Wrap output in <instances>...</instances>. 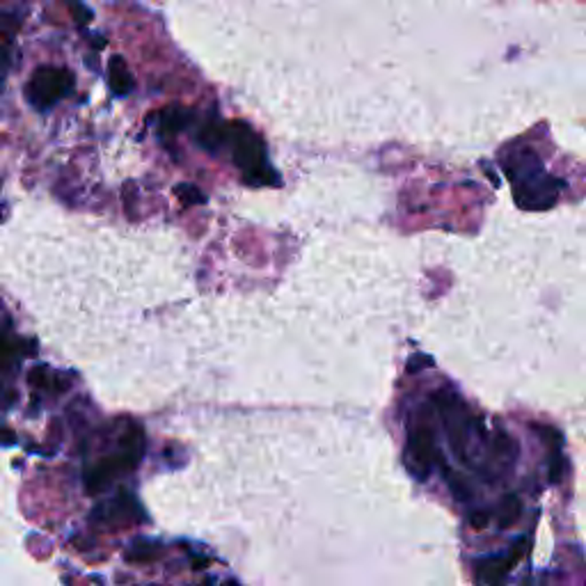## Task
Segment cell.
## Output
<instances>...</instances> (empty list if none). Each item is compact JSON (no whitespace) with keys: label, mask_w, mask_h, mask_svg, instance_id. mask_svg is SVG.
I'll return each instance as SVG.
<instances>
[{"label":"cell","mask_w":586,"mask_h":586,"mask_svg":"<svg viewBox=\"0 0 586 586\" xmlns=\"http://www.w3.org/2000/svg\"><path fill=\"white\" fill-rule=\"evenodd\" d=\"M506 173L513 181L518 206L525 211H545L559 197L564 181L545 174L543 165L532 149H522L513 161H509Z\"/></svg>","instance_id":"6da1fadb"},{"label":"cell","mask_w":586,"mask_h":586,"mask_svg":"<svg viewBox=\"0 0 586 586\" xmlns=\"http://www.w3.org/2000/svg\"><path fill=\"white\" fill-rule=\"evenodd\" d=\"M437 414H440L442 424L446 429V437H449V445H452L454 454L461 458L462 462H468V446L472 442L474 436L484 437L486 430L481 426V421L465 408L461 398L454 392H440L436 397Z\"/></svg>","instance_id":"7a4b0ae2"},{"label":"cell","mask_w":586,"mask_h":586,"mask_svg":"<svg viewBox=\"0 0 586 586\" xmlns=\"http://www.w3.org/2000/svg\"><path fill=\"white\" fill-rule=\"evenodd\" d=\"M227 140L234 147V163L243 170V179L250 186H275L277 174L266 165V151L261 140L245 124L227 126Z\"/></svg>","instance_id":"3957f363"},{"label":"cell","mask_w":586,"mask_h":586,"mask_svg":"<svg viewBox=\"0 0 586 586\" xmlns=\"http://www.w3.org/2000/svg\"><path fill=\"white\" fill-rule=\"evenodd\" d=\"M442 465V454L437 446L436 429L429 420H417L408 433V468L420 481L429 477L433 468Z\"/></svg>","instance_id":"277c9868"},{"label":"cell","mask_w":586,"mask_h":586,"mask_svg":"<svg viewBox=\"0 0 586 586\" xmlns=\"http://www.w3.org/2000/svg\"><path fill=\"white\" fill-rule=\"evenodd\" d=\"M74 92V76L65 69H53V67H42L33 74L26 87L28 101L37 110H49L60 99L69 97Z\"/></svg>","instance_id":"5b68a950"},{"label":"cell","mask_w":586,"mask_h":586,"mask_svg":"<svg viewBox=\"0 0 586 586\" xmlns=\"http://www.w3.org/2000/svg\"><path fill=\"white\" fill-rule=\"evenodd\" d=\"M527 550V538H518V543L513 545L506 554H497L493 559L484 561L477 566V584L479 586H502L506 575L520 564L522 554Z\"/></svg>","instance_id":"8992f818"},{"label":"cell","mask_w":586,"mask_h":586,"mask_svg":"<svg viewBox=\"0 0 586 586\" xmlns=\"http://www.w3.org/2000/svg\"><path fill=\"white\" fill-rule=\"evenodd\" d=\"M110 90H113L117 97H126V94H131V92L135 90L133 76L129 74L126 62L119 58V55H115V58L110 60Z\"/></svg>","instance_id":"52a82bcc"},{"label":"cell","mask_w":586,"mask_h":586,"mask_svg":"<svg viewBox=\"0 0 586 586\" xmlns=\"http://www.w3.org/2000/svg\"><path fill=\"white\" fill-rule=\"evenodd\" d=\"M189 122H190V113H186V110H179V108H167L165 113H163L161 129L165 131V133H177V131L186 129Z\"/></svg>","instance_id":"ba28073f"},{"label":"cell","mask_w":586,"mask_h":586,"mask_svg":"<svg viewBox=\"0 0 586 586\" xmlns=\"http://www.w3.org/2000/svg\"><path fill=\"white\" fill-rule=\"evenodd\" d=\"M520 500H518L516 495H509L502 500V506H500V525L502 527H511V525H516V520L520 518Z\"/></svg>","instance_id":"9c48e42d"},{"label":"cell","mask_w":586,"mask_h":586,"mask_svg":"<svg viewBox=\"0 0 586 586\" xmlns=\"http://www.w3.org/2000/svg\"><path fill=\"white\" fill-rule=\"evenodd\" d=\"M177 193L181 195L186 205H199V202H205V195L199 193L197 189H193V186H183V189H177Z\"/></svg>","instance_id":"30bf717a"},{"label":"cell","mask_w":586,"mask_h":586,"mask_svg":"<svg viewBox=\"0 0 586 586\" xmlns=\"http://www.w3.org/2000/svg\"><path fill=\"white\" fill-rule=\"evenodd\" d=\"M470 522H472L477 529H481L484 525H488V516H486V513H474V516H470Z\"/></svg>","instance_id":"8fae6325"},{"label":"cell","mask_w":586,"mask_h":586,"mask_svg":"<svg viewBox=\"0 0 586 586\" xmlns=\"http://www.w3.org/2000/svg\"><path fill=\"white\" fill-rule=\"evenodd\" d=\"M429 365H430L429 357H424V360H420V362L413 360V362H410V365H408V372H420L421 366H429Z\"/></svg>","instance_id":"7c38bea8"}]
</instances>
